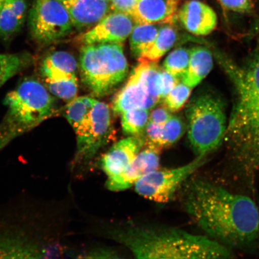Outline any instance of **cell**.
Segmentation results:
<instances>
[{
    "instance_id": "1",
    "label": "cell",
    "mask_w": 259,
    "mask_h": 259,
    "mask_svg": "<svg viewBox=\"0 0 259 259\" xmlns=\"http://www.w3.org/2000/svg\"><path fill=\"white\" fill-rule=\"evenodd\" d=\"M183 205L206 236L228 247H245L259 238V212L250 197L202 178L188 181Z\"/></svg>"
},
{
    "instance_id": "4",
    "label": "cell",
    "mask_w": 259,
    "mask_h": 259,
    "mask_svg": "<svg viewBox=\"0 0 259 259\" xmlns=\"http://www.w3.org/2000/svg\"><path fill=\"white\" fill-rule=\"evenodd\" d=\"M7 108L0 122V144L5 147L58 113L56 100L39 81L27 79L3 100Z\"/></svg>"
},
{
    "instance_id": "17",
    "label": "cell",
    "mask_w": 259,
    "mask_h": 259,
    "mask_svg": "<svg viewBox=\"0 0 259 259\" xmlns=\"http://www.w3.org/2000/svg\"><path fill=\"white\" fill-rule=\"evenodd\" d=\"M177 0H139L131 16L135 23L173 24Z\"/></svg>"
},
{
    "instance_id": "28",
    "label": "cell",
    "mask_w": 259,
    "mask_h": 259,
    "mask_svg": "<svg viewBox=\"0 0 259 259\" xmlns=\"http://www.w3.org/2000/svg\"><path fill=\"white\" fill-rule=\"evenodd\" d=\"M192 89L185 83L178 82L163 99V105L171 112L179 111L189 100Z\"/></svg>"
},
{
    "instance_id": "2",
    "label": "cell",
    "mask_w": 259,
    "mask_h": 259,
    "mask_svg": "<svg viewBox=\"0 0 259 259\" xmlns=\"http://www.w3.org/2000/svg\"><path fill=\"white\" fill-rule=\"evenodd\" d=\"M215 58L231 79L235 101L224 141L245 163L259 167V50L241 64L219 52Z\"/></svg>"
},
{
    "instance_id": "25",
    "label": "cell",
    "mask_w": 259,
    "mask_h": 259,
    "mask_svg": "<svg viewBox=\"0 0 259 259\" xmlns=\"http://www.w3.org/2000/svg\"><path fill=\"white\" fill-rule=\"evenodd\" d=\"M190 50L179 48L168 55L163 63V69L178 79L186 73L190 60Z\"/></svg>"
},
{
    "instance_id": "16",
    "label": "cell",
    "mask_w": 259,
    "mask_h": 259,
    "mask_svg": "<svg viewBox=\"0 0 259 259\" xmlns=\"http://www.w3.org/2000/svg\"><path fill=\"white\" fill-rule=\"evenodd\" d=\"M66 9L74 28L80 30L93 27L111 11L105 0H58Z\"/></svg>"
},
{
    "instance_id": "13",
    "label": "cell",
    "mask_w": 259,
    "mask_h": 259,
    "mask_svg": "<svg viewBox=\"0 0 259 259\" xmlns=\"http://www.w3.org/2000/svg\"><path fill=\"white\" fill-rule=\"evenodd\" d=\"M135 160L121 173L108 178L107 189L112 192L125 190L135 186L138 181L160 165V150L145 146Z\"/></svg>"
},
{
    "instance_id": "14",
    "label": "cell",
    "mask_w": 259,
    "mask_h": 259,
    "mask_svg": "<svg viewBox=\"0 0 259 259\" xmlns=\"http://www.w3.org/2000/svg\"><path fill=\"white\" fill-rule=\"evenodd\" d=\"M178 18L190 33L205 36L211 33L218 25V16L208 5L199 0L186 2L178 12Z\"/></svg>"
},
{
    "instance_id": "3",
    "label": "cell",
    "mask_w": 259,
    "mask_h": 259,
    "mask_svg": "<svg viewBox=\"0 0 259 259\" xmlns=\"http://www.w3.org/2000/svg\"><path fill=\"white\" fill-rule=\"evenodd\" d=\"M109 235L138 258H227L230 248L208 236L178 229L130 226L113 230Z\"/></svg>"
},
{
    "instance_id": "33",
    "label": "cell",
    "mask_w": 259,
    "mask_h": 259,
    "mask_svg": "<svg viewBox=\"0 0 259 259\" xmlns=\"http://www.w3.org/2000/svg\"><path fill=\"white\" fill-rule=\"evenodd\" d=\"M139 0H112L111 11L131 15Z\"/></svg>"
},
{
    "instance_id": "32",
    "label": "cell",
    "mask_w": 259,
    "mask_h": 259,
    "mask_svg": "<svg viewBox=\"0 0 259 259\" xmlns=\"http://www.w3.org/2000/svg\"><path fill=\"white\" fill-rule=\"evenodd\" d=\"M162 80V92L161 99H163L169 93L171 90L174 88L176 84L180 82V79L172 75V74L167 72L164 69L161 70Z\"/></svg>"
},
{
    "instance_id": "36",
    "label": "cell",
    "mask_w": 259,
    "mask_h": 259,
    "mask_svg": "<svg viewBox=\"0 0 259 259\" xmlns=\"http://www.w3.org/2000/svg\"><path fill=\"white\" fill-rule=\"evenodd\" d=\"M105 1L111 2L112 1V0H105Z\"/></svg>"
},
{
    "instance_id": "24",
    "label": "cell",
    "mask_w": 259,
    "mask_h": 259,
    "mask_svg": "<svg viewBox=\"0 0 259 259\" xmlns=\"http://www.w3.org/2000/svg\"><path fill=\"white\" fill-rule=\"evenodd\" d=\"M150 110L137 108L122 112L121 114L123 132L128 137L144 135L149 122Z\"/></svg>"
},
{
    "instance_id": "15",
    "label": "cell",
    "mask_w": 259,
    "mask_h": 259,
    "mask_svg": "<svg viewBox=\"0 0 259 259\" xmlns=\"http://www.w3.org/2000/svg\"><path fill=\"white\" fill-rule=\"evenodd\" d=\"M145 147L144 135L128 137L116 142L103 155L102 169L108 178L121 173Z\"/></svg>"
},
{
    "instance_id": "35",
    "label": "cell",
    "mask_w": 259,
    "mask_h": 259,
    "mask_svg": "<svg viewBox=\"0 0 259 259\" xmlns=\"http://www.w3.org/2000/svg\"><path fill=\"white\" fill-rule=\"evenodd\" d=\"M6 0H0V12L3 8V6L5 5Z\"/></svg>"
},
{
    "instance_id": "22",
    "label": "cell",
    "mask_w": 259,
    "mask_h": 259,
    "mask_svg": "<svg viewBox=\"0 0 259 259\" xmlns=\"http://www.w3.org/2000/svg\"><path fill=\"white\" fill-rule=\"evenodd\" d=\"M178 33L172 24L160 27L153 45L139 60L157 61L177 43Z\"/></svg>"
},
{
    "instance_id": "23",
    "label": "cell",
    "mask_w": 259,
    "mask_h": 259,
    "mask_svg": "<svg viewBox=\"0 0 259 259\" xmlns=\"http://www.w3.org/2000/svg\"><path fill=\"white\" fill-rule=\"evenodd\" d=\"M33 63L34 57L28 53L0 54V87Z\"/></svg>"
},
{
    "instance_id": "26",
    "label": "cell",
    "mask_w": 259,
    "mask_h": 259,
    "mask_svg": "<svg viewBox=\"0 0 259 259\" xmlns=\"http://www.w3.org/2000/svg\"><path fill=\"white\" fill-rule=\"evenodd\" d=\"M185 131L186 125L182 119L177 116H171L162 128L158 148L161 150L176 144L183 137Z\"/></svg>"
},
{
    "instance_id": "29",
    "label": "cell",
    "mask_w": 259,
    "mask_h": 259,
    "mask_svg": "<svg viewBox=\"0 0 259 259\" xmlns=\"http://www.w3.org/2000/svg\"><path fill=\"white\" fill-rule=\"evenodd\" d=\"M90 110L84 102L82 96L76 97L68 103L65 109L64 115L73 129H74L86 118Z\"/></svg>"
},
{
    "instance_id": "12",
    "label": "cell",
    "mask_w": 259,
    "mask_h": 259,
    "mask_svg": "<svg viewBox=\"0 0 259 259\" xmlns=\"http://www.w3.org/2000/svg\"><path fill=\"white\" fill-rule=\"evenodd\" d=\"M135 22L131 15L119 12L109 13L91 30L80 35L83 45L122 44L130 36Z\"/></svg>"
},
{
    "instance_id": "10",
    "label": "cell",
    "mask_w": 259,
    "mask_h": 259,
    "mask_svg": "<svg viewBox=\"0 0 259 259\" xmlns=\"http://www.w3.org/2000/svg\"><path fill=\"white\" fill-rule=\"evenodd\" d=\"M28 27L32 38L47 46L67 37L74 28L66 9L58 0H36L29 14Z\"/></svg>"
},
{
    "instance_id": "34",
    "label": "cell",
    "mask_w": 259,
    "mask_h": 259,
    "mask_svg": "<svg viewBox=\"0 0 259 259\" xmlns=\"http://www.w3.org/2000/svg\"><path fill=\"white\" fill-rule=\"evenodd\" d=\"M114 252L110 251L108 250H103V249H100V250H96L92 251H90L88 255H86L87 258H118L116 256Z\"/></svg>"
},
{
    "instance_id": "20",
    "label": "cell",
    "mask_w": 259,
    "mask_h": 259,
    "mask_svg": "<svg viewBox=\"0 0 259 259\" xmlns=\"http://www.w3.org/2000/svg\"><path fill=\"white\" fill-rule=\"evenodd\" d=\"M213 67L211 52L206 47H197L190 50L189 66L181 82L193 89L208 76Z\"/></svg>"
},
{
    "instance_id": "30",
    "label": "cell",
    "mask_w": 259,
    "mask_h": 259,
    "mask_svg": "<svg viewBox=\"0 0 259 259\" xmlns=\"http://www.w3.org/2000/svg\"><path fill=\"white\" fill-rule=\"evenodd\" d=\"M226 9L238 13H248L252 8V0H219Z\"/></svg>"
},
{
    "instance_id": "18",
    "label": "cell",
    "mask_w": 259,
    "mask_h": 259,
    "mask_svg": "<svg viewBox=\"0 0 259 259\" xmlns=\"http://www.w3.org/2000/svg\"><path fill=\"white\" fill-rule=\"evenodd\" d=\"M77 61L72 54L66 51L53 52L45 57L40 66L44 81L75 78Z\"/></svg>"
},
{
    "instance_id": "6",
    "label": "cell",
    "mask_w": 259,
    "mask_h": 259,
    "mask_svg": "<svg viewBox=\"0 0 259 259\" xmlns=\"http://www.w3.org/2000/svg\"><path fill=\"white\" fill-rule=\"evenodd\" d=\"M188 138L196 156L206 157L224 141L228 121L225 105L219 97L204 93L186 110Z\"/></svg>"
},
{
    "instance_id": "9",
    "label": "cell",
    "mask_w": 259,
    "mask_h": 259,
    "mask_svg": "<svg viewBox=\"0 0 259 259\" xmlns=\"http://www.w3.org/2000/svg\"><path fill=\"white\" fill-rule=\"evenodd\" d=\"M73 130L77 143L73 164L77 166L92 160L114 135L109 106L96 100L86 118Z\"/></svg>"
},
{
    "instance_id": "8",
    "label": "cell",
    "mask_w": 259,
    "mask_h": 259,
    "mask_svg": "<svg viewBox=\"0 0 259 259\" xmlns=\"http://www.w3.org/2000/svg\"><path fill=\"white\" fill-rule=\"evenodd\" d=\"M139 61L140 63L113 100L112 110L116 115L134 109L150 110L161 100V69L157 61Z\"/></svg>"
},
{
    "instance_id": "31",
    "label": "cell",
    "mask_w": 259,
    "mask_h": 259,
    "mask_svg": "<svg viewBox=\"0 0 259 259\" xmlns=\"http://www.w3.org/2000/svg\"><path fill=\"white\" fill-rule=\"evenodd\" d=\"M150 112L149 121L154 124L164 125L172 115L171 112L164 105L154 106Z\"/></svg>"
},
{
    "instance_id": "27",
    "label": "cell",
    "mask_w": 259,
    "mask_h": 259,
    "mask_svg": "<svg viewBox=\"0 0 259 259\" xmlns=\"http://www.w3.org/2000/svg\"><path fill=\"white\" fill-rule=\"evenodd\" d=\"M44 85L52 95L66 102L75 99L78 92L77 78L44 81Z\"/></svg>"
},
{
    "instance_id": "7",
    "label": "cell",
    "mask_w": 259,
    "mask_h": 259,
    "mask_svg": "<svg viewBox=\"0 0 259 259\" xmlns=\"http://www.w3.org/2000/svg\"><path fill=\"white\" fill-rule=\"evenodd\" d=\"M0 222V258L58 257L64 248L36 222Z\"/></svg>"
},
{
    "instance_id": "37",
    "label": "cell",
    "mask_w": 259,
    "mask_h": 259,
    "mask_svg": "<svg viewBox=\"0 0 259 259\" xmlns=\"http://www.w3.org/2000/svg\"><path fill=\"white\" fill-rule=\"evenodd\" d=\"M257 29H258V30L259 31V22H258V26H257Z\"/></svg>"
},
{
    "instance_id": "5",
    "label": "cell",
    "mask_w": 259,
    "mask_h": 259,
    "mask_svg": "<svg viewBox=\"0 0 259 259\" xmlns=\"http://www.w3.org/2000/svg\"><path fill=\"white\" fill-rule=\"evenodd\" d=\"M79 69L83 83L94 95H109L128 72L122 44L83 45L80 52Z\"/></svg>"
},
{
    "instance_id": "21",
    "label": "cell",
    "mask_w": 259,
    "mask_h": 259,
    "mask_svg": "<svg viewBox=\"0 0 259 259\" xmlns=\"http://www.w3.org/2000/svg\"><path fill=\"white\" fill-rule=\"evenodd\" d=\"M160 27L155 24L136 23L130 35V46L133 54L139 59L147 53L156 38Z\"/></svg>"
},
{
    "instance_id": "11",
    "label": "cell",
    "mask_w": 259,
    "mask_h": 259,
    "mask_svg": "<svg viewBox=\"0 0 259 259\" xmlns=\"http://www.w3.org/2000/svg\"><path fill=\"white\" fill-rule=\"evenodd\" d=\"M205 161V157L197 156L182 166L152 171L135 184L136 192L155 202H169L179 188Z\"/></svg>"
},
{
    "instance_id": "19",
    "label": "cell",
    "mask_w": 259,
    "mask_h": 259,
    "mask_svg": "<svg viewBox=\"0 0 259 259\" xmlns=\"http://www.w3.org/2000/svg\"><path fill=\"white\" fill-rule=\"evenodd\" d=\"M26 0H6L0 12V38L11 41L20 31L27 16Z\"/></svg>"
}]
</instances>
